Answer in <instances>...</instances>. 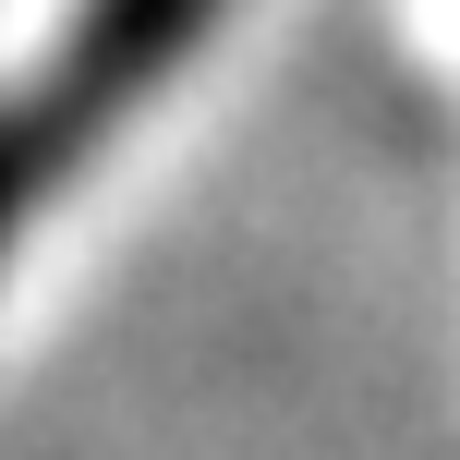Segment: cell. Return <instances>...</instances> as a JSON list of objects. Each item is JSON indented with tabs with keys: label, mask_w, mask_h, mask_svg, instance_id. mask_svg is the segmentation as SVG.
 <instances>
[{
	"label": "cell",
	"mask_w": 460,
	"mask_h": 460,
	"mask_svg": "<svg viewBox=\"0 0 460 460\" xmlns=\"http://www.w3.org/2000/svg\"><path fill=\"white\" fill-rule=\"evenodd\" d=\"M218 13H230V0H85V13H73V37H61V61H49V85L13 110L24 158L61 182V170L85 158L121 110H146V97L194 61V37H207Z\"/></svg>",
	"instance_id": "obj_1"
},
{
	"label": "cell",
	"mask_w": 460,
	"mask_h": 460,
	"mask_svg": "<svg viewBox=\"0 0 460 460\" xmlns=\"http://www.w3.org/2000/svg\"><path fill=\"white\" fill-rule=\"evenodd\" d=\"M37 194H49V170L24 158V134H13V110H0V243H13V230H24V207H37Z\"/></svg>",
	"instance_id": "obj_2"
}]
</instances>
